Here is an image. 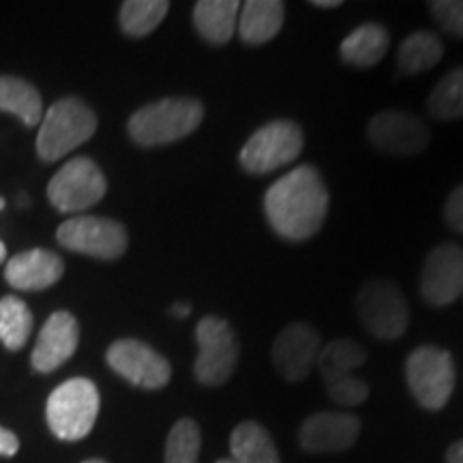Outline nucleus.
<instances>
[{
    "instance_id": "nucleus-1",
    "label": "nucleus",
    "mask_w": 463,
    "mask_h": 463,
    "mask_svg": "<svg viewBox=\"0 0 463 463\" xmlns=\"http://www.w3.org/2000/svg\"><path fill=\"white\" fill-rule=\"evenodd\" d=\"M328 187L314 165H298L270 184L264 213L281 239L300 242L314 239L328 215Z\"/></svg>"
},
{
    "instance_id": "nucleus-2",
    "label": "nucleus",
    "mask_w": 463,
    "mask_h": 463,
    "mask_svg": "<svg viewBox=\"0 0 463 463\" xmlns=\"http://www.w3.org/2000/svg\"><path fill=\"white\" fill-rule=\"evenodd\" d=\"M204 120V106L194 97H167L133 112L129 136L140 146H164L183 140Z\"/></svg>"
},
{
    "instance_id": "nucleus-3",
    "label": "nucleus",
    "mask_w": 463,
    "mask_h": 463,
    "mask_svg": "<svg viewBox=\"0 0 463 463\" xmlns=\"http://www.w3.org/2000/svg\"><path fill=\"white\" fill-rule=\"evenodd\" d=\"M101 397L95 382L71 378L56 386L45 405V419L50 431L62 442L84 439L99 416Z\"/></svg>"
},
{
    "instance_id": "nucleus-4",
    "label": "nucleus",
    "mask_w": 463,
    "mask_h": 463,
    "mask_svg": "<svg viewBox=\"0 0 463 463\" xmlns=\"http://www.w3.org/2000/svg\"><path fill=\"white\" fill-rule=\"evenodd\" d=\"M97 131V116L78 97L58 99L42 118L37 136V153L48 164L62 159Z\"/></svg>"
},
{
    "instance_id": "nucleus-5",
    "label": "nucleus",
    "mask_w": 463,
    "mask_h": 463,
    "mask_svg": "<svg viewBox=\"0 0 463 463\" xmlns=\"http://www.w3.org/2000/svg\"><path fill=\"white\" fill-rule=\"evenodd\" d=\"M195 341L200 347L194 364L195 380L211 389L223 386L234 375L241 358V344L232 324L217 316L202 317L195 326Z\"/></svg>"
},
{
    "instance_id": "nucleus-6",
    "label": "nucleus",
    "mask_w": 463,
    "mask_h": 463,
    "mask_svg": "<svg viewBox=\"0 0 463 463\" xmlns=\"http://www.w3.org/2000/svg\"><path fill=\"white\" fill-rule=\"evenodd\" d=\"M405 380L420 408L438 412L455 391V363L450 352L436 345H420L405 361Z\"/></svg>"
},
{
    "instance_id": "nucleus-7",
    "label": "nucleus",
    "mask_w": 463,
    "mask_h": 463,
    "mask_svg": "<svg viewBox=\"0 0 463 463\" xmlns=\"http://www.w3.org/2000/svg\"><path fill=\"white\" fill-rule=\"evenodd\" d=\"M305 136L292 120L279 118L266 123L241 148V167L253 176H264L292 164L303 153Z\"/></svg>"
},
{
    "instance_id": "nucleus-8",
    "label": "nucleus",
    "mask_w": 463,
    "mask_h": 463,
    "mask_svg": "<svg viewBox=\"0 0 463 463\" xmlns=\"http://www.w3.org/2000/svg\"><path fill=\"white\" fill-rule=\"evenodd\" d=\"M361 324L382 341H395L408 331L410 311L402 289L389 279H372L356 297Z\"/></svg>"
},
{
    "instance_id": "nucleus-9",
    "label": "nucleus",
    "mask_w": 463,
    "mask_h": 463,
    "mask_svg": "<svg viewBox=\"0 0 463 463\" xmlns=\"http://www.w3.org/2000/svg\"><path fill=\"white\" fill-rule=\"evenodd\" d=\"M106 191L108 181L101 167L89 157H75L52 176L48 200L61 213H84L99 204Z\"/></svg>"
},
{
    "instance_id": "nucleus-10",
    "label": "nucleus",
    "mask_w": 463,
    "mask_h": 463,
    "mask_svg": "<svg viewBox=\"0 0 463 463\" xmlns=\"http://www.w3.org/2000/svg\"><path fill=\"white\" fill-rule=\"evenodd\" d=\"M56 241L69 251L97 260H116L125 256L129 236L123 223L108 217L80 215L67 219L56 232Z\"/></svg>"
},
{
    "instance_id": "nucleus-11",
    "label": "nucleus",
    "mask_w": 463,
    "mask_h": 463,
    "mask_svg": "<svg viewBox=\"0 0 463 463\" xmlns=\"http://www.w3.org/2000/svg\"><path fill=\"white\" fill-rule=\"evenodd\" d=\"M106 361L120 378L137 389L159 391L170 382L172 367L157 350L137 339H118L108 347Z\"/></svg>"
},
{
    "instance_id": "nucleus-12",
    "label": "nucleus",
    "mask_w": 463,
    "mask_h": 463,
    "mask_svg": "<svg viewBox=\"0 0 463 463\" xmlns=\"http://www.w3.org/2000/svg\"><path fill=\"white\" fill-rule=\"evenodd\" d=\"M369 142L382 153L408 157V155L422 153L430 146L431 133L419 116L399 109H386L375 114L367 127Z\"/></svg>"
},
{
    "instance_id": "nucleus-13",
    "label": "nucleus",
    "mask_w": 463,
    "mask_h": 463,
    "mask_svg": "<svg viewBox=\"0 0 463 463\" xmlns=\"http://www.w3.org/2000/svg\"><path fill=\"white\" fill-rule=\"evenodd\" d=\"M420 294L431 307H449L463 294V249L455 242L433 247L422 264Z\"/></svg>"
},
{
    "instance_id": "nucleus-14",
    "label": "nucleus",
    "mask_w": 463,
    "mask_h": 463,
    "mask_svg": "<svg viewBox=\"0 0 463 463\" xmlns=\"http://www.w3.org/2000/svg\"><path fill=\"white\" fill-rule=\"evenodd\" d=\"M320 350V333L307 322H292L277 335L270 356L281 378L300 382L314 369Z\"/></svg>"
},
{
    "instance_id": "nucleus-15",
    "label": "nucleus",
    "mask_w": 463,
    "mask_h": 463,
    "mask_svg": "<svg viewBox=\"0 0 463 463\" xmlns=\"http://www.w3.org/2000/svg\"><path fill=\"white\" fill-rule=\"evenodd\" d=\"M361 419L345 412H317L307 416L298 430L300 449L307 453H344L354 447Z\"/></svg>"
},
{
    "instance_id": "nucleus-16",
    "label": "nucleus",
    "mask_w": 463,
    "mask_h": 463,
    "mask_svg": "<svg viewBox=\"0 0 463 463\" xmlns=\"http://www.w3.org/2000/svg\"><path fill=\"white\" fill-rule=\"evenodd\" d=\"M80 344V324L69 311H56L43 324L34 344L31 363L34 372L52 373L75 354Z\"/></svg>"
},
{
    "instance_id": "nucleus-17",
    "label": "nucleus",
    "mask_w": 463,
    "mask_h": 463,
    "mask_svg": "<svg viewBox=\"0 0 463 463\" xmlns=\"http://www.w3.org/2000/svg\"><path fill=\"white\" fill-rule=\"evenodd\" d=\"M65 275L62 258L48 249H28L14 256L5 266V279L22 292H39L58 283Z\"/></svg>"
},
{
    "instance_id": "nucleus-18",
    "label": "nucleus",
    "mask_w": 463,
    "mask_h": 463,
    "mask_svg": "<svg viewBox=\"0 0 463 463\" xmlns=\"http://www.w3.org/2000/svg\"><path fill=\"white\" fill-rule=\"evenodd\" d=\"M286 5L279 0H247L239 11V31L242 43L264 45L279 34Z\"/></svg>"
},
{
    "instance_id": "nucleus-19",
    "label": "nucleus",
    "mask_w": 463,
    "mask_h": 463,
    "mask_svg": "<svg viewBox=\"0 0 463 463\" xmlns=\"http://www.w3.org/2000/svg\"><path fill=\"white\" fill-rule=\"evenodd\" d=\"M239 11L236 0H200L194 7V26L206 43L225 45L236 33Z\"/></svg>"
},
{
    "instance_id": "nucleus-20",
    "label": "nucleus",
    "mask_w": 463,
    "mask_h": 463,
    "mask_svg": "<svg viewBox=\"0 0 463 463\" xmlns=\"http://www.w3.org/2000/svg\"><path fill=\"white\" fill-rule=\"evenodd\" d=\"M389 31L384 26L373 24H361L356 26L339 45L341 61L347 65H354L358 69H367L378 65L382 58L389 52Z\"/></svg>"
},
{
    "instance_id": "nucleus-21",
    "label": "nucleus",
    "mask_w": 463,
    "mask_h": 463,
    "mask_svg": "<svg viewBox=\"0 0 463 463\" xmlns=\"http://www.w3.org/2000/svg\"><path fill=\"white\" fill-rule=\"evenodd\" d=\"M230 450L234 463H281L269 430L256 420H242L234 427Z\"/></svg>"
},
{
    "instance_id": "nucleus-22",
    "label": "nucleus",
    "mask_w": 463,
    "mask_h": 463,
    "mask_svg": "<svg viewBox=\"0 0 463 463\" xmlns=\"http://www.w3.org/2000/svg\"><path fill=\"white\" fill-rule=\"evenodd\" d=\"M0 112L17 116L26 127L39 125L43 112L42 95L26 80L0 75Z\"/></svg>"
},
{
    "instance_id": "nucleus-23",
    "label": "nucleus",
    "mask_w": 463,
    "mask_h": 463,
    "mask_svg": "<svg viewBox=\"0 0 463 463\" xmlns=\"http://www.w3.org/2000/svg\"><path fill=\"white\" fill-rule=\"evenodd\" d=\"M444 54L442 39L436 33L416 31L403 39L397 50V69L403 75H419L436 67Z\"/></svg>"
},
{
    "instance_id": "nucleus-24",
    "label": "nucleus",
    "mask_w": 463,
    "mask_h": 463,
    "mask_svg": "<svg viewBox=\"0 0 463 463\" xmlns=\"http://www.w3.org/2000/svg\"><path fill=\"white\" fill-rule=\"evenodd\" d=\"M33 311L24 300L5 297L0 300V341L11 352L22 350L33 333Z\"/></svg>"
},
{
    "instance_id": "nucleus-25",
    "label": "nucleus",
    "mask_w": 463,
    "mask_h": 463,
    "mask_svg": "<svg viewBox=\"0 0 463 463\" xmlns=\"http://www.w3.org/2000/svg\"><path fill=\"white\" fill-rule=\"evenodd\" d=\"M367 361V352L352 339H335L324 345L317 354V369H320L324 382L350 375L354 369Z\"/></svg>"
},
{
    "instance_id": "nucleus-26",
    "label": "nucleus",
    "mask_w": 463,
    "mask_h": 463,
    "mask_svg": "<svg viewBox=\"0 0 463 463\" xmlns=\"http://www.w3.org/2000/svg\"><path fill=\"white\" fill-rule=\"evenodd\" d=\"M165 0H127L120 5V28L129 37H146L167 15Z\"/></svg>"
},
{
    "instance_id": "nucleus-27",
    "label": "nucleus",
    "mask_w": 463,
    "mask_h": 463,
    "mask_svg": "<svg viewBox=\"0 0 463 463\" xmlns=\"http://www.w3.org/2000/svg\"><path fill=\"white\" fill-rule=\"evenodd\" d=\"M427 109L439 120L463 118V67H457L433 86Z\"/></svg>"
},
{
    "instance_id": "nucleus-28",
    "label": "nucleus",
    "mask_w": 463,
    "mask_h": 463,
    "mask_svg": "<svg viewBox=\"0 0 463 463\" xmlns=\"http://www.w3.org/2000/svg\"><path fill=\"white\" fill-rule=\"evenodd\" d=\"M202 433L194 419H181L167 433L165 463H200Z\"/></svg>"
},
{
    "instance_id": "nucleus-29",
    "label": "nucleus",
    "mask_w": 463,
    "mask_h": 463,
    "mask_svg": "<svg viewBox=\"0 0 463 463\" xmlns=\"http://www.w3.org/2000/svg\"><path fill=\"white\" fill-rule=\"evenodd\" d=\"M324 384H326V395L339 405H361L369 397V384L354 373L326 380Z\"/></svg>"
},
{
    "instance_id": "nucleus-30",
    "label": "nucleus",
    "mask_w": 463,
    "mask_h": 463,
    "mask_svg": "<svg viewBox=\"0 0 463 463\" xmlns=\"http://www.w3.org/2000/svg\"><path fill=\"white\" fill-rule=\"evenodd\" d=\"M433 20L453 37H463V0H436L430 3Z\"/></svg>"
},
{
    "instance_id": "nucleus-31",
    "label": "nucleus",
    "mask_w": 463,
    "mask_h": 463,
    "mask_svg": "<svg viewBox=\"0 0 463 463\" xmlns=\"http://www.w3.org/2000/svg\"><path fill=\"white\" fill-rule=\"evenodd\" d=\"M444 217H447V223L450 228L463 234V184H459L449 195L447 206H444Z\"/></svg>"
},
{
    "instance_id": "nucleus-32",
    "label": "nucleus",
    "mask_w": 463,
    "mask_h": 463,
    "mask_svg": "<svg viewBox=\"0 0 463 463\" xmlns=\"http://www.w3.org/2000/svg\"><path fill=\"white\" fill-rule=\"evenodd\" d=\"M20 450V439L14 431L0 427V457H14Z\"/></svg>"
},
{
    "instance_id": "nucleus-33",
    "label": "nucleus",
    "mask_w": 463,
    "mask_h": 463,
    "mask_svg": "<svg viewBox=\"0 0 463 463\" xmlns=\"http://www.w3.org/2000/svg\"><path fill=\"white\" fill-rule=\"evenodd\" d=\"M447 463H463V439L447 450Z\"/></svg>"
},
{
    "instance_id": "nucleus-34",
    "label": "nucleus",
    "mask_w": 463,
    "mask_h": 463,
    "mask_svg": "<svg viewBox=\"0 0 463 463\" xmlns=\"http://www.w3.org/2000/svg\"><path fill=\"white\" fill-rule=\"evenodd\" d=\"M170 314L174 317H178V320H184V317H189V314H191V305L189 303H174Z\"/></svg>"
},
{
    "instance_id": "nucleus-35",
    "label": "nucleus",
    "mask_w": 463,
    "mask_h": 463,
    "mask_svg": "<svg viewBox=\"0 0 463 463\" xmlns=\"http://www.w3.org/2000/svg\"><path fill=\"white\" fill-rule=\"evenodd\" d=\"M311 5L317 9H335V7H339L341 0H314Z\"/></svg>"
},
{
    "instance_id": "nucleus-36",
    "label": "nucleus",
    "mask_w": 463,
    "mask_h": 463,
    "mask_svg": "<svg viewBox=\"0 0 463 463\" xmlns=\"http://www.w3.org/2000/svg\"><path fill=\"white\" fill-rule=\"evenodd\" d=\"M5 258H7V249H5V242L0 241V264L5 262Z\"/></svg>"
},
{
    "instance_id": "nucleus-37",
    "label": "nucleus",
    "mask_w": 463,
    "mask_h": 463,
    "mask_svg": "<svg viewBox=\"0 0 463 463\" xmlns=\"http://www.w3.org/2000/svg\"><path fill=\"white\" fill-rule=\"evenodd\" d=\"M82 463H108V461H103V459H89V461H82Z\"/></svg>"
},
{
    "instance_id": "nucleus-38",
    "label": "nucleus",
    "mask_w": 463,
    "mask_h": 463,
    "mask_svg": "<svg viewBox=\"0 0 463 463\" xmlns=\"http://www.w3.org/2000/svg\"><path fill=\"white\" fill-rule=\"evenodd\" d=\"M217 463H234V461H232V459H230V457H228V459H219Z\"/></svg>"
},
{
    "instance_id": "nucleus-39",
    "label": "nucleus",
    "mask_w": 463,
    "mask_h": 463,
    "mask_svg": "<svg viewBox=\"0 0 463 463\" xmlns=\"http://www.w3.org/2000/svg\"><path fill=\"white\" fill-rule=\"evenodd\" d=\"M3 208H5V200L0 198V211H3Z\"/></svg>"
}]
</instances>
